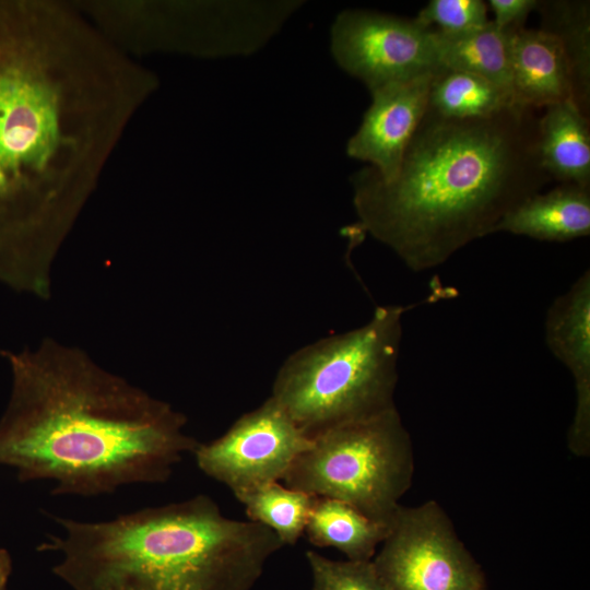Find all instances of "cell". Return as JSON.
<instances>
[{
    "label": "cell",
    "instance_id": "22",
    "mask_svg": "<svg viewBox=\"0 0 590 590\" xmlns=\"http://www.w3.org/2000/svg\"><path fill=\"white\" fill-rule=\"evenodd\" d=\"M414 19L449 35L464 34L489 22L487 4L482 0H430Z\"/></svg>",
    "mask_w": 590,
    "mask_h": 590
},
{
    "label": "cell",
    "instance_id": "25",
    "mask_svg": "<svg viewBox=\"0 0 590 590\" xmlns=\"http://www.w3.org/2000/svg\"><path fill=\"white\" fill-rule=\"evenodd\" d=\"M0 590H5V587L0 588Z\"/></svg>",
    "mask_w": 590,
    "mask_h": 590
},
{
    "label": "cell",
    "instance_id": "7",
    "mask_svg": "<svg viewBox=\"0 0 590 590\" xmlns=\"http://www.w3.org/2000/svg\"><path fill=\"white\" fill-rule=\"evenodd\" d=\"M371 559L385 590H486L480 565L437 502L401 505Z\"/></svg>",
    "mask_w": 590,
    "mask_h": 590
},
{
    "label": "cell",
    "instance_id": "12",
    "mask_svg": "<svg viewBox=\"0 0 590 590\" xmlns=\"http://www.w3.org/2000/svg\"><path fill=\"white\" fill-rule=\"evenodd\" d=\"M545 341L553 355L570 371L576 406L568 428L570 451L590 452V271L586 270L551 304L545 318Z\"/></svg>",
    "mask_w": 590,
    "mask_h": 590
},
{
    "label": "cell",
    "instance_id": "9",
    "mask_svg": "<svg viewBox=\"0 0 590 590\" xmlns=\"http://www.w3.org/2000/svg\"><path fill=\"white\" fill-rule=\"evenodd\" d=\"M433 33L415 19L349 9L330 27V52L340 69L371 92L435 70Z\"/></svg>",
    "mask_w": 590,
    "mask_h": 590
},
{
    "label": "cell",
    "instance_id": "19",
    "mask_svg": "<svg viewBox=\"0 0 590 590\" xmlns=\"http://www.w3.org/2000/svg\"><path fill=\"white\" fill-rule=\"evenodd\" d=\"M514 105L511 94L496 83L470 72L437 67L427 110L448 118H486Z\"/></svg>",
    "mask_w": 590,
    "mask_h": 590
},
{
    "label": "cell",
    "instance_id": "23",
    "mask_svg": "<svg viewBox=\"0 0 590 590\" xmlns=\"http://www.w3.org/2000/svg\"><path fill=\"white\" fill-rule=\"evenodd\" d=\"M539 0H489L494 13L493 23L505 31L524 27L528 15L536 10Z\"/></svg>",
    "mask_w": 590,
    "mask_h": 590
},
{
    "label": "cell",
    "instance_id": "8",
    "mask_svg": "<svg viewBox=\"0 0 590 590\" xmlns=\"http://www.w3.org/2000/svg\"><path fill=\"white\" fill-rule=\"evenodd\" d=\"M303 1H206L155 4L151 47L200 57L249 56L263 48Z\"/></svg>",
    "mask_w": 590,
    "mask_h": 590
},
{
    "label": "cell",
    "instance_id": "15",
    "mask_svg": "<svg viewBox=\"0 0 590 590\" xmlns=\"http://www.w3.org/2000/svg\"><path fill=\"white\" fill-rule=\"evenodd\" d=\"M542 167L553 180L590 187L589 117L567 99L545 107L538 118Z\"/></svg>",
    "mask_w": 590,
    "mask_h": 590
},
{
    "label": "cell",
    "instance_id": "6",
    "mask_svg": "<svg viewBox=\"0 0 590 590\" xmlns=\"http://www.w3.org/2000/svg\"><path fill=\"white\" fill-rule=\"evenodd\" d=\"M413 473L411 436L394 406L320 434L283 481L290 488L344 502L390 526Z\"/></svg>",
    "mask_w": 590,
    "mask_h": 590
},
{
    "label": "cell",
    "instance_id": "13",
    "mask_svg": "<svg viewBox=\"0 0 590 590\" xmlns=\"http://www.w3.org/2000/svg\"><path fill=\"white\" fill-rule=\"evenodd\" d=\"M510 81L516 105L534 109L573 101L570 72L554 35L544 30L510 33Z\"/></svg>",
    "mask_w": 590,
    "mask_h": 590
},
{
    "label": "cell",
    "instance_id": "4",
    "mask_svg": "<svg viewBox=\"0 0 590 590\" xmlns=\"http://www.w3.org/2000/svg\"><path fill=\"white\" fill-rule=\"evenodd\" d=\"M57 577L73 590H251L284 544L269 528L223 516L205 495L108 521L54 516Z\"/></svg>",
    "mask_w": 590,
    "mask_h": 590
},
{
    "label": "cell",
    "instance_id": "11",
    "mask_svg": "<svg viewBox=\"0 0 590 590\" xmlns=\"http://www.w3.org/2000/svg\"><path fill=\"white\" fill-rule=\"evenodd\" d=\"M435 70L371 91V103L346 143V155L368 163L381 179H392L426 114Z\"/></svg>",
    "mask_w": 590,
    "mask_h": 590
},
{
    "label": "cell",
    "instance_id": "20",
    "mask_svg": "<svg viewBox=\"0 0 590 590\" xmlns=\"http://www.w3.org/2000/svg\"><path fill=\"white\" fill-rule=\"evenodd\" d=\"M235 497L244 505L250 521L272 530L284 545L295 544L304 534L316 498L279 482Z\"/></svg>",
    "mask_w": 590,
    "mask_h": 590
},
{
    "label": "cell",
    "instance_id": "14",
    "mask_svg": "<svg viewBox=\"0 0 590 590\" xmlns=\"http://www.w3.org/2000/svg\"><path fill=\"white\" fill-rule=\"evenodd\" d=\"M506 232L545 241H569L590 234V187L559 184L514 208L494 233Z\"/></svg>",
    "mask_w": 590,
    "mask_h": 590
},
{
    "label": "cell",
    "instance_id": "16",
    "mask_svg": "<svg viewBox=\"0 0 590 590\" xmlns=\"http://www.w3.org/2000/svg\"><path fill=\"white\" fill-rule=\"evenodd\" d=\"M389 529L344 502L316 497L304 533L318 547H334L349 560L368 562Z\"/></svg>",
    "mask_w": 590,
    "mask_h": 590
},
{
    "label": "cell",
    "instance_id": "10",
    "mask_svg": "<svg viewBox=\"0 0 590 590\" xmlns=\"http://www.w3.org/2000/svg\"><path fill=\"white\" fill-rule=\"evenodd\" d=\"M311 439L280 404L269 397L241 415L221 437L199 444L198 468L226 485L235 496L283 480Z\"/></svg>",
    "mask_w": 590,
    "mask_h": 590
},
{
    "label": "cell",
    "instance_id": "24",
    "mask_svg": "<svg viewBox=\"0 0 590 590\" xmlns=\"http://www.w3.org/2000/svg\"><path fill=\"white\" fill-rule=\"evenodd\" d=\"M12 569V560L10 554L0 548V588L5 587Z\"/></svg>",
    "mask_w": 590,
    "mask_h": 590
},
{
    "label": "cell",
    "instance_id": "17",
    "mask_svg": "<svg viewBox=\"0 0 590 590\" xmlns=\"http://www.w3.org/2000/svg\"><path fill=\"white\" fill-rule=\"evenodd\" d=\"M510 33L493 21L464 34L449 35L434 30L437 66L483 76L511 94Z\"/></svg>",
    "mask_w": 590,
    "mask_h": 590
},
{
    "label": "cell",
    "instance_id": "3",
    "mask_svg": "<svg viewBox=\"0 0 590 590\" xmlns=\"http://www.w3.org/2000/svg\"><path fill=\"white\" fill-rule=\"evenodd\" d=\"M350 181L358 227L422 272L493 234L552 179L539 156L533 109L514 105L486 118L426 110L392 179L366 166Z\"/></svg>",
    "mask_w": 590,
    "mask_h": 590
},
{
    "label": "cell",
    "instance_id": "1",
    "mask_svg": "<svg viewBox=\"0 0 590 590\" xmlns=\"http://www.w3.org/2000/svg\"><path fill=\"white\" fill-rule=\"evenodd\" d=\"M142 99L133 68L74 15L0 0V281L47 299L51 264Z\"/></svg>",
    "mask_w": 590,
    "mask_h": 590
},
{
    "label": "cell",
    "instance_id": "21",
    "mask_svg": "<svg viewBox=\"0 0 590 590\" xmlns=\"http://www.w3.org/2000/svg\"><path fill=\"white\" fill-rule=\"evenodd\" d=\"M306 558L311 571V590H385L371 560H332L315 551Z\"/></svg>",
    "mask_w": 590,
    "mask_h": 590
},
{
    "label": "cell",
    "instance_id": "18",
    "mask_svg": "<svg viewBox=\"0 0 590 590\" xmlns=\"http://www.w3.org/2000/svg\"><path fill=\"white\" fill-rule=\"evenodd\" d=\"M541 30L558 40L570 72L573 103L590 117V2L539 0Z\"/></svg>",
    "mask_w": 590,
    "mask_h": 590
},
{
    "label": "cell",
    "instance_id": "2",
    "mask_svg": "<svg viewBox=\"0 0 590 590\" xmlns=\"http://www.w3.org/2000/svg\"><path fill=\"white\" fill-rule=\"evenodd\" d=\"M2 353L12 389L0 420V464L20 481L50 480L51 494L84 497L163 483L200 444L185 432L182 413L78 347L45 339Z\"/></svg>",
    "mask_w": 590,
    "mask_h": 590
},
{
    "label": "cell",
    "instance_id": "5",
    "mask_svg": "<svg viewBox=\"0 0 590 590\" xmlns=\"http://www.w3.org/2000/svg\"><path fill=\"white\" fill-rule=\"evenodd\" d=\"M406 309L379 306L364 326L297 350L280 367L270 397L311 440L394 408Z\"/></svg>",
    "mask_w": 590,
    "mask_h": 590
}]
</instances>
